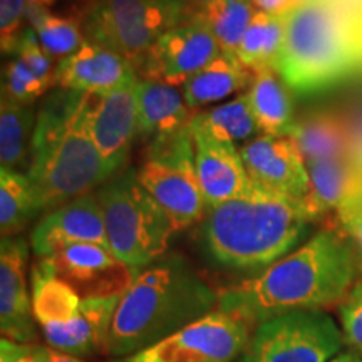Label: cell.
<instances>
[{"label":"cell","instance_id":"cell-12","mask_svg":"<svg viewBox=\"0 0 362 362\" xmlns=\"http://www.w3.org/2000/svg\"><path fill=\"white\" fill-rule=\"evenodd\" d=\"M59 279L69 284L81 298L123 296L138 272L121 262L110 247L72 243L52 255Z\"/></svg>","mask_w":362,"mask_h":362},{"label":"cell","instance_id":"cell-20","mask_svg":"<svg viewBox=\"0 0 362 362\" xmlns=\"http://www.w3.org/2000/svg\"><path fill=\"white\" fill-rule=\"evenodd\" d=\"M57 62L44 51L35 33L27 25L16 51L2 69V98L35 104L39 98L56 89Z\"/></svg>","mask_w":362,"mask_h":362},{"label":"cell","instance_id":"cell-7","mask_svg":"<svg viewBox=\"0 0 362 362\" xmlns=\"http://www.w3.org/2000/svg\"><path fill=\"white\" fill-rule=\"evenodd\" d=\"M78 13L86 39L121 54L138 72L161 35L193 17L187 0H86Z\"/></svg>","mask_w":362,"mask_h":362},{"label":"cell","instance_id":"cell-3","mask_svg":"<svg viewBox=\"0 0 362 362\" xmlns=\"http://www.w3.org/2000/svg\"><path fill=\"white\" fill-rule=\"evenodd\" d=\"M94 99L52 89L37 111L27 175L40 194L44 215L94 193L112 176L90 133Z\"/></svg>","mask_w":362,"mask_h":362},{"label":"cell","instance_id":"cell-31","mask_svg":"<svg viewBox=\"0 0 362 362\" xmlns=\"http://www.w3.org/2000/svg\"><path fill=\"white\" fill-rule=\"evenodd\" d=\"M192 124L208 131L215 138L228 143H243L259 133L248 93L240 94L232 101L200 111L193 116Z\"/></svg>","mask_w":362,"mask_h":362},{"label":"cell","instance_id":"cell-22","mask_svg":"<svg viewBox=\"0 0 362 362\" xmlns=\"http://www.w3.org/2000/svg\"><path fill=\"white\" fill-rule=\"evenodd\" d=\"M307 170L310 193L305 203L315 220L362 197V166L352 156L315 161Z\"/></svg>","mask_w":362,"mask_h":362},{"label":"cell","instance_id":"cell-39","mask_svg":"<svg viewBox=\"0 0 362 362\" xmlns=\"http://www.w3.org/2000/svg\"><path fill=\"white\" fill-rule=\"evenodd\" d=\"M220 2V0H187V4L192 8V12H198L202 11V8H205L208 6H214V4Z\"/></svg>","mask_w":362,"mask_h":362},{"label":"cell","instance_id":"cell-34","mask_svg":"<svg viewBox=\"0 0 362 362\" xmlns=\"http://www.w3.org/2000/svg\"><path fill=\"white\" fill-rule=\"evenodd\" d=\"M27 0H0V44L2 52L12 56L24 34Z\"/></svg>","mask_w":362,"mask_h":362},{"label":"cell","instance_id":"cell-15","mask_svg":"<svg viewBox=\"0 0 362 362\" xmlns=\"http://www.w3.org/2000/svg\"><path fill=\"white\" fill-rule=\"evenodd\" d=\"M136 83L138 79L96 98L90 111V133L111 175L126 168L131 146L139 136Z\"/></svg>","mask_w":362,"mask_h":362},{"label":"cell","instance_id":"cell-23","mask_svg":"<svg viewBox=\"0 0 362 362\" xmlns=\"http://www.w3.org/2000/svg\"><path fill=\"white\" fill-rule=\"evenodd\" d=\"M252 81L253 72L240 62L237 54L221 51L210 64L192 76L181 89L188 107L197 115L202 107L223 101L248 88Z\"/></svg>","mask_w":362,"mask_h":362},{"label":"cell","instance_id":"cell-2","mask_svg":"<svg viewBox=\"0 0 362 362\" xmlns=\"http://www.w3.org/2000/svg\"><path fill=\"white\" fill-rule=\"evenodd\" d=\"M317 221L305 200L253 183L208 208L202 242L216 264L238 272L270 267L296 248Z\"/></svg>","mask_w":362,"mask_h":362},{"label":"cell","instance_id":"cell-13","mask_svg":"<svg viewBox=\"0 0 362 362\" xmlns=\"http://www.w3.org/2000/svg\"><path fill=\"white\" fill-rule=\"evenodd\" d=\"M240 155L253 183L298 200L309 197V170L291 138L260 134L243 144Z\"/></svg>","mask_w":362,"mask_h":362},{"label":"cell","instance_id":"cell-1","mask_svg":"<svg viewBox=\"0 0 362 362\" xmlns=\"http://www.w3.org/2000/svg\"><path fill=\"white\" fill-rule=\"evenodd\" d=\"M357 277L359 255L349 238L324 228L255 277L223 288L218 309L248 325L291 312L324 310L341 304Z\"/></svg>","mask_w":362,"mask_h":362},{"label":"cell","instance_id":"cell-30","mask_svg":"<svg viewBox=\"0 0 362 362\" xmlns=\"http://www.w3.org/2000/svg\"><path fill=\"white\" fill-rule=\"evenodd\" d=\"M285 16L255 12L237 51L240 62L253 74L262 69H275L285 42Z\"/></svg>","mask_w":362,"mask_h":362},{"label":"cell","instance_id":"cell-40","mask_svg":"<svg viewBox=\"0 0 362 362\" xmlns=\"http://www.w3.org/2000/svg\"><path fill=\"white\" fill-rule=\"evenodd\" d=\"M330 362H362V357L354 354V352L347 351V352H341V354L334 357Z\"/></svg>","mask_w":362,"mask_h":362},{"label":"cell","instance_id":"cell-38","mask_svg":"<svg viewBox=\"0 0 362 362\" xmlns=\"http://www.w3.org/2000/svg\"><path fill=\"white\" fill-rule=\"evenodd\" d=\"M49 362H84V361L79 359V357L66 354V352L52 349V347H51V354H49Z\"/></svg>","mask_w":362,"mask_h":362},{"label":"cell","instance_id":"cell-36","mask_svg":"<svg viewBox=\"0 0 362 362\" xmlns=\"http://www.w3.org/2000/svg\"><path fill=\"white\" fill-rule=\"evenodd\" d=\"M51 347L17 344L8 339L0 341V361L4 362H49Z\"/></svg>","mask_w":362,"mask_h":362},{"label":"cell","instance_id":"cell-37","mask_svg":"<svg viewBox=\"0 0 362 362\" xmlns=\"http://www.w3.org/2000/svg\"><path fill=\"white\" fill-rule=\"evenodd\" d=\"M257 12L272 13V16H287L297 6H300V0H252Z\"/></svg>","mask_w":362,"mask_h":362},{"label":"cell","instance_id":"cell-11","mask_svg":"<svg viewBox=\"0 0 362 362\" xmlns=\"http://www.w3.org/2000/svg\"><path fill=\"white\" fill-rule=\"evenodd\" d=\"M220 52V44L210 29L200 21L189 19L156 40L144 57L138 78L183 88Z\"/></svg>","mask_w":362,"mask_h":362},{"label":"cell","instance_id":"cell-28","mask_svg":"<svg viewBox=\"0 0 362 362\" xmlns=\"http://www.w3.org/2000/svg\"><path fill=\"white\" fill-rule=\"evenodd\" d=\"M39 214H44L40 194L29 175L0 170V233L17 237Z\"/></svg>","mask_w":362,"mask_h":362},{"label":"cell","instance_id":"cell-19","mask_svg":"<svg viewBox=\"0 0 362 362\" xmlns=\"http://www.w3.org/2000/svg\"><path fill=\"white\" fill-rule=\"evenodd\" d=\"M121 296L83 298L79 312L69 322L42 325V334L52 349L74 357L107 354L110 336Z\"/></svg>","mask_w":362,"mask_h":362},{"label":"cell","instance_id":"cell-16","mask_svg":"<svg viewBox=\"0 0 362 362\" xmlns=\"http://www.w3.org/2000/svg\"><path fill=\"white\" fill-rule=\"evenodd\" d=\"M136 79L138 71L128 59L88 39L56 67V89L78 90L94 98L106 96Z\"/></svg>","mask_w":362,"mask_h":362},{"label":"cell","instance_id":"cell-18","mask_svg":"<svg viewBox=\"0 0 362 362\" xmlns=\"http://www.w3.org/2000/svg\"><path fill=\"white\" fill-rule=\"evenodd\" d=\"M194 143V160L208 208L235 198L250 185L237 144L215 138L189 123Z\"/></svg>","mask_w":362,"mask_h":362},{"label":"cell","instance_id":"cell-33","mask_svg":"<svg viewBox=\"0 0 362 362\" xmlns=\"http://www.w3.org/2000/svg\"><path fill=\"white\" fill-rule=\"evenodd\" d=\"M339 317L344 344L351 352L362 357V274L339 304Z\"/></svg>","mask_w":362,"mask_h":362},{"label":"cell","instance_id":"cell-26","mask_svg":"<svg viewBox=\"0 0 362 362\" xmlns=\"http://www.w3.org/2000/svg\"><path fill=\"white\" fill-rule=\"evenodd\" d=\"M248 98L257 124L262 134L285 138L291 134L293 124V106L288 96L287 84L275 69H262L253 74Z\"/></svg>","mask_w":362,"mask_h":362},{"label":"cell","instance_id":"cell-9","mask_svg":"<svg viewBox=\"0 0 362 362\" xmlns=\"http://www.w3.org/2000/svg\"><path fill=\"white\" fill-rule=\"evenodd\" d=\"M342 330L325 310H298L259 324L235 362H330Z\"/></svg>","mask_w":362,"mask_h":362},{"label":"cell","instance_id":"cell-17","mask_svg":"<svg viewBox=\"0 0 362 362\" xmlns=\"http://www.w3.org/2000/svg\"><path fill=\"white\" fill-rule=\"evenodd\" d=\"M72 243L110 247L96 192L45 214L30 233V247L37 259L52 257L62 247Z\"/></svg>","mask_w":362,"mask_h":362},{"label":"cell","instance_id":"cell-5","mask_svg":"<svg viewBox=\"0 0 362 362\" xmlns=\"http://www.w3.org/2000/svg\"><path fill=\"white\" fill-rule=\"evenodd\" d=\"M275 71L300 94L332 88L362 72V22L336 0L300 4L285 16Z\"/></svg>","mask_w":362,"mask_h":362},{"label":"cell","instance_id":"cell-21","mask_svg":"<svg viewBox=\"0 0 362 362\" xmlns=\"http://www.w3.org/2000/svg\"><path fill=\"white\" fill-rule=\"evenodd\" d=\"M139 112V136L161 138L187 128L194 112L189 110L183 89L160 81L138 78L136 83Z\"/></svg>","mask_w":362,"mask_h":362},{"label":"cell","instance_id":"cell-25","mask_svg":"<svg viewBox=\"0 0 362 362\" xmlns=\"http://www.w3.org/2000/svg\"><path fill=\"white\" fill-rule=\"evenodd\" d=\"M33 309L42 325L64 324L79 312L83 298L69 284L59 279L52 257H40L33 265Z\"/></svg>","mask_w":362,"mask_h":362},{"label":"cell","instance_id":"cell-24","mask_svg":"<svg viewBox=\"0 0 362 362\" xmlns=\"http://www.w3.org/2000/svg\"><path fill=\"white\" fill-rule=\"evenodd\" d=\"M287 138L296 144L307 166L315 161L351 156V124L334 112H317L297 121Z\"/></svg>","mask_w":362,"mask_h":362},{"label":"cell","instance_id":"cell-43","mask_svg":"<svg viewBox=\"0 0 362 362\" xmlns=\"http://www.w3.org/2000/svg\"><path fill=\"white\" fill-rule=\"evenodd\" d=\"M0 362H4V361H0Z\"/></svg>","mask_w":362,"mask_h":362},{"label":"cell","instance_id":"cell-29","mask_svg":"<svg viewBox=\"0 0 362 362\" xmlns=\"http://www.w3.org/2000/svg\"><path fill=\"white\" fill-rule=\"evenodd\" d=\"M27 22L44 51L56 62L69 57L86 42L78 11L72 16H61L40 6L37 0H27Z\"/></svg>","mask_w":362,"mask_h":362},{"label":"cell","instance_id":"cell-42","mask_svg":"<svg viewBox=\"0 0 362 362\" xmlns=\"http://www.w3.org/2000/svg\"><path fill=\"white\" fill-rule=\"evenodd\" d=\"M305 2H317V0H300V4H305Z\"/></svg>","mask_w":362,"mask_h":362},{"label":"cell","instance_id":"cell-35","mask_svg":"<svg viewBox=\"0 0 362 362\" xmlns=\"http://www.w3.org/2000/svg\"><path fill=\"white\" fill-rule=\"evenodd\" d=\"M336 214L341 232L349 238L357 255H362V197L342 205Z\"/></svg>","mask_w":362,"mask_h":362},{"label":"cell","instance_id":"cell-32","mask_svg":"<svg viewBox=\"0 0 362 362\" xmlns=\"http://www.w3.org/2000/svg\"><path fill=\"white\" fill-rule=\"evenodd\" d=\"M255 12L252 0H220L194 12L192 19L200 21L210 29L221 51L237 54Z\"/></svg>","mask_w":362,"mask_h":362},{"label":"cell","instance_id":"cell-41","mask_svg":"<svg viewBox=\"0 0 362 362\" xmlns=\"http://www.w3.org/2000/svg\"><path fill=\"white\" fill-rule=\"evenodd\" d=\"M37 2L40 4V6H44V7H51V6H54V4L56 2H59V0H37Z\"/></svg>","mask_w":362,"mask_h":362},{"label":"cell","instance_id":"cell-4","mask_svg":"<svg viewBox=\"0 0 362 362\" xmlns=\"http://www.w3.org/2000/svg\"><path fill=\"white\" fill-rule=\"evenodd\" d=\"M218 309V293L180 255L161 257L133 279L112 319L107 356L136 354Z\"/></svg>","mask_w":362,"mask_h":362},{"label":"cell","instance_id":"cell-14","mask_svg":"<svg viewBox=\"0 0 362 362\" xmlns=\"http://www.w3.org/2000/svg\"><path fill=\"white\" fill-rule=\"evenodd\" d=\"M29 243L25 238L6 237L0 243V330L17 344L35 339L33 296L27 287Z\"/></svg>","mask_w":362,"mask_h":362},{"label":"cell","instance_id":"cell-27","mask_svg":"<svg viewBox=\"0 0 362 362\" xmlns=\"http://www.w3.org/2000/svg\"><path fill=\"white\" fill-rule=\"evenodd\" d=\"M35 123H37L35 104H24L2 98V103H0V163H2V168L29 170Z\"/></svg>","mask_w":362,"mask_h":362},{"label":"cell","instance_id":"cell-10","mask_svg":"<svg viewBox=\"0 0 362 362\" xmlns=\"http://www.w3.org/2000/svg\"><path fill=\"white\" fill-rule=\"evenodd\" d=\"M248 329L245 320L216 309L155 346L111 362H235L250 339Z\"/></svg>","mask_w":362,"mask_h":362},{"label":"cell","instance_id":"cell-8","mask_svg":"<svg viewBox=\"0 0 362 362\" xmlns=\"http://www.w3.org/2000/svg\"><path fill=\"white\" fill-rule=\"evenodd\" d=\"M138 175L176 232L200 223L206 216L208 205L198 178L189 126L153 139Z\"/></svg>","mask_w":362,"mask_h":362},{"label":"cell","instance_id":"cell-6","mask_svg":"<svg viewBox=\"0 0 362 362\" xmlns=\"http://www.w3.org/2000/svg\"><path fill=\"white\" fill-rule=\"evenodd\" d=\"M107 245L134 272L155 264L168 250L176 230L163 208L139 180L138 170L126 166L96 189Z\"/></svg>","mask_w":362,"mask_h":362}]
</instances>
